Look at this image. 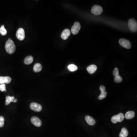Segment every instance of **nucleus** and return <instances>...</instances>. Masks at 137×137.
<instances>
[{
  "instance_id": "f257e3e1",
  "label": "nucleus",
  "mask_w": 137,
  "mask_h": 137,
  "mask_svg": "<svg viewBox=\"0 0 137 137\" xmlns=\"http://www.w3.org/2000/svg\"><path fill=\"white\" fill-rule=\"evenodd\" d=\"M5 49L7 52L9 54H13L15 52L16 47L13 41L8 39L5 43Z\"/></svg>"
},
{
  "instance_id": "f03ea898",
  "label": "nucleus",
  "mask_w": 137,
  "mask_h": 137,
  "mask_svg": "<svg viewBox=\"0 0 137 137\" xmlns=\"http://www.w3.org/2000/svg\"><path fill=\"white\" fill-rule=\"evenodd\" d=\"M128 27L131 31L136 32L137 30V21L135 19L131 18L128 21Z\"/></svg>"
},
{
  "instance_id": "7ed1b4c3",
  "label": "nucleus",
  "mask_w": 137,
  "mask_h": 137,
  "mask_svg": "<svg viewBox=\"0 0 137 137\" xmlns=\"http://www.w3.org/2000/svg\"><path fill=\"white\" fill-rule=\"evenodd\" d=\"M91 11L92 13L95 15H100L103 12V8L99 5H95L91 8Z\"/></svg>"
},
{
  "instance_id": "20e7f679",
  "label": "nucleus",
  "mask_w": 137,
  "mask_h": 137,
  "mask_svg": "<svg viewBox=\"0 0 137 137\" xmlns=\"http://www.w3.org/2000/svg\"><path fill=\"white\" fill-rule=\"evenodd\" d=\"M119 42L120 45L126 48L129 49L131 48V43L127 39H120Z\"/></svg>"
},
{
  "instance_id": "39448f33",
  "label": "nucleus",
  "mask_w": 137,
  "mask_h": 137,
  "mask_svg": "<svg viewBox=\"0 0 137 137\" xmlns=\"http://www.w3.org/2000/svg\"><path fill=\"white\" fill-rule=\"evenodd\" d=\"M16 36L20 40H23L25 38V32L24 29L21 28L18 29L16 33Z\"/></svg>"
},
{
  "instance_id": "423d86ee",
  "label": "nucleus",
  "mask_w": 137,
  "mask_h": 137,
  "mask_svg": "<svg viewBox=\"0 0 137 137\" xmlns=\"http://www.w3.org/2000/svg\"><path fill=\"white\" fill-rule=\"evenodd\" d=\"M81 28V26L80 23L78 22H76L74 23L71 28V32L73 34H77L79 33Z\"/></svg>"
},
{
  "instance_id": "0eeeda50",
  "label": "nucleus",
  "mask_w": 137,
  "mask_h": 137,
  "mask_svg": "<svg viewBox=\"0 0 137 137\" xmlns=\"http://www.w3.org/2000/svg\"><path fill=\"white\" fill-rule=\"evenodd\" d=\"M30 107L32 110L37 112H40L42 109L41 105L36 103H32L31 104Z\"/></svg>"
},
{
  "instance_id": "6e6552de",
  "label": "nucleus",
  "mask_w": 137,
  "mask_h": 137,
  "mask_svg": "<svg viewBox=\"0 0 137 137\" xmlns=\"http://www.w3.org/2000/svg\"><path fill=\"white\" fill-rule=\"evenodd\" d=\"M99 89L101 91V93L99 97V99L101 100L106 97L107 95V92L105 91V86H103V85L100 86Z\"/></svg>"
},
{
  "instance_id": "1a4fd4ad",
  "label": "nucleus",
  "mask_w": 137,
  "mask_h": 137,
  "mask_svg": "<svg viewBox=\"0 0 137 137\" xmlns=\"http://www.w3.org/2000/svg\"><path fill=\"white\" fill-rule=\"evenodd\" d=\"M31 122L33 125L37 127H40L42 125V121L37 117H33L31 118Z\"/></svg>"
},
{
  "instance_id": "9d476101",
  "label": "nucleus",
  "mask_w": 137,
  "mask_h": 137,
  "mask_svg": "<svg viewBox=\"0 0 137 137\" xmlns=\"http://www.w3.org/2000/svg\"><path fill=\"white\" fill-rule=\"evenodd\" d=\"M71 34V31L67 29H65L63 31L61 34V37L63 40H66Z\"/></svg>"
},
{
  "instance_id": "9b49d317",
  "label": "nucleus",
  "mask_w": 137,
  "mask_h": 137,
  "mask_svg": "<svg viewBox=\"0 0 137 137\" xmlns=\"http://www.w3.org/2000/svg\"><path fill=\"white\" fill-rule=\"evenodd\" d=\"M11 81H12L11 78L8 76L0 77V84H4V83L8 84L10 83Z\"/></svg>"
},
{
  "instance_id": "f8f14e48",
  "label": "nucleus",
  "mask_w": 137,
  "mask_h": 137,
  "mask_svg": "<svg viewBox=\"0 0 137 137\" xmlns=\"http://www.w3.org/2000/svg\"><path fill=\"white\" fill-rule=\"evenodd\" d=\"M85 120L88 124L91 126L94 125L95 124L96 121L93 118L89 115H87L85 117Z\"/></svg>"
},
{
  "instance_id": "ddd939ff",
  "label": "nucleus",
  "mask_w": 137,
  "mask_h": 137,
  "mask_svg": "<svg viewBox=\"0 0 137 137\" xmlns=\"http://www.w3.org/2000/svg\"><path fill=\"white\" fill-rule=\"evenodd\" d=\"M97 69V67L95 65H91L88 67L87 70L90 74H93L95 72Z\"/></svg>"
},
{
  "instance_id": "4468645a",
  "label": "nucleus",
  "mask_w": 137,
  "mask_h": 137,
  "mask_svg": "<svg viewBox=\"0 0 137 137\" xmlns=\"http://www.w3.org/2000/svg\"><path fill=\"white\" fill-rule=\"evenodd\" d=\"M135 117V113L133 111L127 112L125 115V118L127 119H131Z\"/></svg>"
},
{
  "instance_id": "2eb2a0df",
  "label": "nucleus",
  "mask_w": 137,
  "mask_h": 137,
  "mask_svg": "<svg viewBox=\"0 0 137 137\" xmlns=\"http://www.w3.org/2000/svg\"><path fill=\"white\" fill-rule=\"evenodd\" d=\"M128 131L127 128H123L121 129V131L120 133V137H127L128 136Z\"/></svg>"
},
{
  "instance_id": "dca6fc26",
  "label": "nucleus",
  "mask_w": 137,
  "mask_h": 137,
  "mask_svg": "<svg viewBox=\"0 0 137 137\" xmlns=\"http://www.w3.org/2000/svg\"><path fill=\"white\" fill-rule=\"evenodd\" d=\"M42 69V66L40 63H37L35 64L33 67V70L34 72L38 73Z\"/></svg>"
},
{
  "instance_id": "f3484780",
  "label": "nucleus",
  "mask_w": 137,
  "mask_h": 137,
  "mask_svg": "<svg viewBox=\"0 0 137 137\" xmlns=\"http://www.w3.org/2000/svg\"><path fill=\"white\" fill-rule=\"evenodd\" d=\"M34 58L32 56H29L26 57L24 60V63L26 64H30L32 63Z\"/></svg>"
},
{
  "instance_id": "a211bd4d",
  "label": "nucleus",
  "mask_w": 137,
  "mask_h": 137,
  "mask_svg": "<svg viewBox=\"0 0 137 137\" xmlns=\"http://www.w3.org/2000/svg\"><path fill=\"white\" fill-rule=\"evenodd\" d=\"M115 116H116L117 122H122L125 118V116H124V115L121 113H119L118 115H115Z\"/></svg>"
},
{
  "instance_id": "6ab92c4d",
  "label": "nucleus",
  "mask_w": 137,
  "mask_h": 137,
  "mask_svg": "<svg viewBox=\"0 0 137 137\" xmlns=\"http://www.w3.org/2000/svg\"><path fill=\"white\" fill-rule=\"evenodd\" d=\"M68 70H69L71 72H75V71L78 69V67L73 64H71L69 65L67 67Z\"/></svg>"
},
{
  "instance_id": "aec40b11",
  "label": "nucleus",
  "mask_w": 137,
  "mask_h": 137,
  "mask_svg": "<svg viewBox=\"0 0 137 137\" xmlns=\"http://www.w3.org/2000/svg\"><path fill=\"white\" fill-rule=\"evenodd\" d=\"M15 98L14 97H10V96H7L6 97V101H5V105H8L11 102H13Z\"/></svg>"
},
{
  "instance_id": "412c9836",
  "label": "nucleus",
  "mask_w": 137,
  "mask_h": 137,
  "mask_svg": "<svg viewBox=\"0 0 137 137\" xmlns=\"http://www.w3.org/2000/svg\"><path fill=\"white\" fill-rule=\"evenodd\" d=\"M0 34L2 35H5L7 34V31L4 25H2L0 28Z\"/></svg>"
},
{
  "instance_id": "4be33fe9",
  "label": "nucleus",
  "mask_w": 137,
  "mask_h": 137,
  "mask_svg": "<svg viewBox=\"0 0 137 137\" xmlns=\"http://www.w3.org/2000/svg\"><path fill=\"white\" fill-rule=\"evenodd\" d=\"M122 77L120 76V75H116L115 76V78H114V81L115 82L119 83L120 82H121L122 81Z\"/></svg>"
},
{
  "instance_id": "5701e85b",
  "label": "nucleus",
  "mask_w": 137,
  "mask_h": 137,
  "mask_svg": "<svg viewBox=\"0 0 137 137\" xmlns=\"http://www.w3.org/2000/svg\"><path fill=\"white\" fill-rule=\"evenodd\" d=\"M4 118L2 116H0V127H2L4 126Z\"/></svg>"
},
{
  "instance_id": "b1692460",
  "label": "nucleus",
  "mask_w": 137,
  "mask_h": 137,
  "mask_svg": "<svg viewBox=\"0 0 137 137\" xmlns=\"http://www.w3.org/2000/svg\"><path fill=\"white\" fill-rule=\"evenodd\" d=\"M0 91H6V86L5 84H0Z\"/></svg>"
},
{
  "instance_id": "393cba45",
  "label": "nucleus",
  "mask_w": 137,
  "mask_h": 137,
  "mask_svg": "<svg viewBox=\"0 0 137 137\" xmlns=\"http://www.w3.org/2000/svg\"><path fill=\"white\" fill-rule=\"evenodd\" d=\"M113 74L114 76L119 75V69H118V68H115V69H114L113 71Z\"/></svg>"
},
{
  "instance_id": "a878e982",
  "label": "nucleus",
  "mask_w": 137,
  "mask_h": 137,
  "mask_svg": "<svg viewBox=\"0 0 137 137\" xmlns=\"http://www.w3.org/2000/svg\"><path fill=\"white\" fill-rule=\"evenodd\" d=\"M111 121L112 123H114V124H115V123H117V121L115 115L113 116L112 118Z\"/></svg>"
},
{
  "instance_id": "bb28decb",
  "label": "nucleus",
  "mask_w": 137,
  "mask_h": 137,
  "mask_svg": "<svg viewBox=\"0 0 137 137\" xmlns=\"http://www.w3.org/2000/svg\"><path fill=\"white\" fill-rule=\"evenodd\" d=\"M17 101V100L16 99H15L14 101H13V102L14 103H15V102H16Z\"/></svg>"
}]
</instances>
